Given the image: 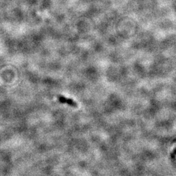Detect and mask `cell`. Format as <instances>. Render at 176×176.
I'll return each instance as SVG.
<instances>
[{
    "instance_id": "6da1fadb",
    "label": "cell",
    "mask_w": 176,
    "mask_h": 176,
    "mask_svg": "<svg viewBox=\"0 0 176 176\" xmlns=\"http://www.w3.org/2000/svg\"><path fill=\"white\" fill-rule=\"evenodd\" d=\"M58 101L60 103L67 104V105H69L71 106H73V107H77L78 106V104L71 99L66 98V97H63V96H61V95L58 96Z\"/></svg>"
}]
</instances>
